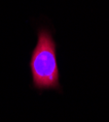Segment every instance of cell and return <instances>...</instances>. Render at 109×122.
<instances>
[{
	"instance_id": "1",
	"label": "cell",
	"mask_w": 109,
	"mask_h": 122,
	"mask_svg": "<svg viewBox=\"0 0 109 122\" xmlns=\"http://www.w3.org/2000/svg\"><path fill=\"white\" fill-rule=\"evenodd\" d=\"M29 66L34 88L60 90L57 47L49 30H39L37 45L31 53Z\"/></svg>"
}]
</instances>
